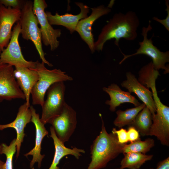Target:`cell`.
Here are the masks:
<instances>
[{
    "label": "cell",
    "mask_w": 169,
    "mask_h": 169,
    "mask_svg": "<svg viewBox=\"0 0 169 169\" xmlns=\"http://www.w3.org/2000/svg\"><path fill=\"white\" fill-rule=\"evenodd\" d=\"M44 63L38 61L35 69L39 75L38 80L33 86L31 92L33 105L42 106L46 92L54 84L60 81H72L73 79L59 69L49 70Z\"/></svg>",
    "instance_id": "277c9868"
},
{
    "label": "cell",
    "mask_w": 169,
    "mask_h": 169,
    "mask_svg": "<svg viewBox=\"0 0 169 169\" xmlns=\"http://www.w3.org/2000/svg\"><path fill=\"white\" fill-rule=\"evenodd\" d=\"M169 1L165 0V4L166 8L165 11H166L167 15L166 18L164 19H160L156 17H154L152 19L162 24L165 28L168 31H169Z\"/></svg>",
    "instance_id": "83f0119b"
},
{
    "label": "cell",
    "mask_w": 169,
    "mask_h": 169,
    "mask_svg": "<svg viewBox=\"0 0 169 169\" xmlns=\"http://www.w3.org/2000/svg\"><path fill=\"white\" fill-rule=\"evenodd\" d=\"M65 86L64 82L53 84L47 91V98L42 106L41 122L44 125L54 117L59 115L66 103L65 101Z\"/></svg>",
    "instance_id": "52a82bcc"
},
{
    "label": "cell",
    "mask_w": 169,
    "mask_h": 169,
    "mask_svg": "<svg viewBox=\"0 0 169 169\" xmlns=\"http://www.w3.org/2000/svg\"><path fill=\"white\" fill-rule=\"evenodd\" d=\"M25 102L19 107L15 119L13 122L7 124H0V130L8 128H14L17 132L16 139V155L18 158L19 155L22 143L25 135L24 129L27 124L31 122L32 113L30 108Z\"/></svg>",
    "instance_id": "9a60e30c"
},
{
    "label": "cell",
    "mask_w": 169,
    "mask_h": 169,
    "mask_svg": "<svg viewBox=\"0 0 169 169\" xmlns=\"http://www.w3.org/2000/svg\"><path fill=\"white\" fill-rule=\"evenodd\" d=\"M4 162L0 160V169H3V166Z\"/></svg>",
    "instance_id": "4dcf8cb0"
},
{
    "label": "cell",
    "mask_w": 169,
    "mask_h": 169,
    "mask_svg": "<svg viewBox=\"0 0 169 169\" xmlns=\"http://www.w3.org/2000/svg\"><path fill=\"white\" fill-rule=\"evenodd\" d=\"M14 74L18 84L24 95L26 102L30 106V95L38 80V74L36 71L27 67H15Z\"/></svg>",
    "instance_id": "d6986e66"
},
{
    "label": "cell",
    "mask_w": 169,
    "mask_h": 169,
    "mask_svg": "<svg viewBox=\"0 0 169 169\" xmlns=\"http://www.w3.org/2000/svg\"><path fill=\"white\" fill-rule=\"evenodd\" d=\"M112 132L116 135L118 142L120 143L125 144L128 142H130V135L128 130L122 128L118 130L113 128Z\"/></svg>",
    "instance_id": "484cf974"
},
{
    "label": "cell",
    "mask_w": 169,
    "mask_h": 169,
    "mask_svg": "<svg viewBox=\"0 0 169 169\" xmlns=\"http://www.w3.org/2000/svg\"><path fill=\"white\" fill-rule=\"evenodd\" d=\"M1 53V51L0 50V55Z\"/></svg>",
    "instance_id": "d6a6232c"
},
{
    "label": "cell",
    "mask_w": 169,
    "mask_h": 169,
    "mask_svg": "<svg viewBox=\"0 0 169 169\" xmlns=\"http://www.w3.org/2000/svg\"><path fill=\"white\" fill-rule=\"evenodd\" d=\"M115 169H119V168H116Z\"/></svg>",
    "instance_id": "836d02e7"
},
{
    "label": "cell",
    "mask_w": 169,
    "mask_h": 169,
    "mask_svg": "<svg viewBox=\"0 0 169 169\" xmlns=\"http://www.w3.org/2000/svg\"><path fill=\"white\" fill-rule=\"evenodd\" d=\"M152 123L149 136H154L163 145L169 146V107L157 110L152 115Z\"/></svg>",
    "instance_id": "e0dca14e"
},
{
    "label": "cell",
    "mask_w": 169,
    "mask_h": 169,
    "mask_svg": "<svg viewBox=\"0 0 169 169\" xmlns=\"http://www.w3.org/2000/svg\"><path fill=\"white\" fill-rule=\"evenodd\" d=\"M25 1L20 0H0V4L6 8L10 7L21 9Z\"/></svg>",
    "instance_id": "4316f807"
},
{
    "label": "cell",
    "mask_w": 169,
    "mask_h": 169,
    "mask_svg": "<svg viewBox=\"0 0 169 169\" xmlns=\"http://www.w3.org/2000/svg\"><path fill=\"white\" fill-rule=\"evenodd\" d=\"M102 121L101 129L99 135L90 147L91 161L87 169H101L122 153L124 144L119 142L116 135L108 133L106 131L102 115L99 114Z\"/></svg>",
    "instance_id": "7a4b0ae2"
},
{
    "label": "cell",
    "mask_w": 169,
    "mask_h": 169,
    "mask_svg": "<svg viewBox=\"0 0 169 169\" xmlns=\"http://www.w3.org/2000/svg\"><path fill=\"white\" fill-rule=\"evenodd\" d=\"M50 130L51 133L50 136L53 139L55 150L53 161L49 169H60L58 165L61 159L66 156L72 155L77 159H79V157L82 156L81 153H85V151L84 149L76 147L70 149L65 147L64 143L56 136L52 126H50Z\"/></svg>",
    "instance_id": "ffe728a7"
},
{
    "label": "cell",
    "mask_w": 169,
    "mask_h": 169,
    "mask_svg": "<svg viewBox=\"0 0 169 169\" xmlns=\"http://www.w3.org/2000/svg\"><path fill=\"white\" fill-rule=\"evenodd\" d=\"M102 89L110 97V100H106L105 103L110 106L109 110L112 112L115 111L116 107L122 103H132L135 107L141 104L131 93L122 90L116 84H111L108 87H104Z\"/></svg>",
    "instance_id": "ac0fdd59"
},
{
    "label": "cell",
    "mask_w": 169,
    "mask_h": 169,
    "mask_svg": "<svg viewBox=\"0 0 169 169\" xmlns=\"http://www.w3.org/2000/svg\"><path fill=\"white\" fill-rule=\"evenodd\" d=\"M128 130L130 133V143L140 138L139 132L133 127L130 126Z\"/></svg>",
    "instance_id": "f1b7e54d"
},
{
    "label": "cell",
    "mask_w": 169,
    "mask_h": 169,
    "mask_svg": "<svg viewBox=\"0 0 169 169\" xmlns=\"http://www.w3.org/2000/svg\"><path fill=\"white\" fill-rule=\"evenodd\" d=\"M90 15L80 20L76 28L81 39L87 45L92 53L95 52L94 40L92 33V26L95 21L100 17L108 14L111 11L110 7L103 5L91 8Z\"/></svg>",
    "instance_id": "8fae6325"
},
{
    "label": "cell",
    "mask_w": 169,
    "mask_h": 169,
    "mask_svg": "<svg viewBox=\"0 0 169 169\" xmlns=\"http://www.w3.org/2000/svg\"><path fill=\"white\" fill-rule=\"evenodd\" d=\"M20 30V25L18 21L13 28L11 37L7 46L1 53L0 64H8L15 67H27L34 69L36 68L38 61H27L22 54L18 41Z\"/></svg>",
    "instance_id": "8992f818"
},
{
    "label": "cell",
    "mask_w": 169,
    "mask_h": 169,
    "mask_svg": "<svg viewBox=\"0 0 169 169\" xmlns=\"http://www.w3.org/2000/svg\"><path fill=\"white\" fill-rule=\"evenodd\" d=\"M0 154H4L6 156V161L3 166V169H13V159L16 151V139L14 138L10 142L9 146L5 143L1 144Z\"/></svg>",
    "instance_id": "d4e9b609"
},
{
    "label": "cell",
    "mask_w": 169,
    "mask_h": 169,
    "mask_svg": "<svg viewBox=\"0 0 169 169\" xmlns=\"http://www.w3.org/2000/svg\"><path fill=\"white\" fill-rule=\"evenodd\" d=\"M75 3L80 10V13L77 15L67 13L64 15H60L56 12L54 15L50 12H45L49 24L51 25H61L65 27L71 34L76 31V27L79 22L88 16L90 8L81 2H76Z\"/></svg>",
    "instance_id": "4fadbf2b"
},
{
    "label": "cell",
    "mask_w": 169,
    "mask_h": 169,
    "mask_svg": "<svg viewBox=\"0 0 169 169\" xmlns=\"http://www.w3.org/2000/svg\"><path fill=\"white\" fill-rule=\"evenodd\" d=\"M21 9L6 8L0 4V50L6 48L10 41L13 24L19 21Z\"/></svg>",
    "instance_id": "7c38bea8"
},
{
    "label": "cell",
    "mask_w": 169,
    "mask_h": 169,
    "mask_svg": "<svg viewBox=\"0 0 169 169\" xmlns=\"http://www.w3.org/2000/svg\"><path fill=\"white\" fill-rule=\"evenodd\" d=\"M152 29L151 22L149 21L147 27H144L142 28L141 34L143 37V40L139 42L140 47L136 50V52L131 54L125 55L120 51L124 58L120 62V64L128 58L137 55L144 54L151 58L152 60L151 62L155 69L158 70L160 69L164 70L165 74L169 73V66L166 65V64L169 62V51L163 52L160 51L153 45L151 39L152 37L151 38H148V33Z\"/></svg>",
    "instance_id": "5b68a950"
},
{
    "label": "cell",
    "mask_w": 169,
    "mask_h": 169,
    "mask_svg": "<svg viewBox=\"0 0 169 169\" xmlns=\"http://www.w3.org/2000/svg\"><path fill=\"white\" fill-rule=\"evenodd\" d=\"M33 3L30 0L25 1L21 9L19 22L20 25V34L23 39L30 40L34 44L42 62L49 67H52L45 57V53L42 48L41 34L38 19L33 11Z\"/></svg>",
    "instance_id": "3957f363"
},
{
    "label": "cell",
    "mask_w": 169,
    "mask_h": 169,
    "mask_svg": "<svg viewBox=\"0 0 169 169\" xmlns=\"http://www.w3.org/2000/svg\"><path fill=\"white\" fill-rule=\"evenodd\" d=\"M154 145V141L152 139L148 138L142 141L139 138L129 144H124L122 148V153L124 154L134 152L145 154Z\"/></svg>",
    "instance_id": "cb8c5ba5"
},
{
    "label": "cell",
    "mask_w": 169,
    "mask_h": 169,
    "mask_svg": "<svg viewBox=\"0 0 169 169\" xmlns=\"http://www.w3.org/2000/svg\"><path fill=\"white\" fill-rule=\"evenodd\" d=\"M124 157L120 163V169H139L145 162L151 160L152 155H146L141 153L131 152L124 154Z\"/></svg>",
    "instance_id": "44dd1931"
},
{
    "label": "cell",
    "mask_w": 169,
    "mask_h": 169,
    "mask_svg": "<svg viewBox=\"0 0 169 169\" xmlns=\"http://www.w3.org/2000/svg\"><path fill=\"white\" fill-rule=\"evenodd\" d=\"M150 169H154L151 168ZM155 169H169V157L159 162Z\"/></svg>",
    "instance_id": "f546056e"
},
{
    "label": "cell",
    "mask_w": 169,
    "mask_h": 169,
    "mask_svg": "<svg viewBox=\"0 0 169 169\" xmlns=\"http://www.w3.org/2000/svg\"><path fill=\"white\" fill-rule=\"evenodd\" d=\"M48 123L52 125L56 136L64 144L69 140L76 128V112L66 103L60 114L51 119Z\"/></svg>",
    "instance_id": "9c48e42d"
},
{
    "label": "cell",
    "mask_w": 169,
    "mask_h": 169,
    "mask_svg": "<svg viewBox=\"0 0 169 169\" xmlns=\"http://www.w3.org/2000/svg\"><path fill=\"white\" fill-rule=\"evenodd\" d=\"M48 5L44 0H34L33 11L40 25L42 40L46 46H49L50 49L53 51L57 49L59 44L58 38L60 37L61 29H54L48 20L45 9Z\"/></svg>",
    "instance_id": "ba28073f"
},
{
    "label": "cell",
    "mask_w": 169,
    "mask_h": 169,
    "mask_svg": "<svg viewBox=\"0 0 169 169\" xmlns=\"http://www.w3.org/2000/svg\"><path fill=\"white\" fill-rule=\"evenodd\" d=\"M1 145H0V153L1 152Z\"/></svg>",
    "instance_id": "1f68e13d"
},
{
    "label": "cell",
    "mask_w": 169,
    "mask_h": 169,
    "mask_svg": "<svg viewBox=\"0 0 169 169\" xmlns=\"http://www.w3.org/2000/svg\"><path fill=\"white\" fill-rule=\"evenodd\" d=\"M145 106L143 103L138 106L128 109L125 111L118 110L116 112L117 117L114 121V124L119 128L126 125L130 126L138 114Z\"/></svg>",
    "instance_id": "603a6c76"
},
{
    "label": "cell",
    "mask_w": 169,
    "mask_h": 169,
    "mask_svg": "<svg viewBox=\"0 0 169 169\" xmlns=\"http://www.w3.org/2000/svg\"><path fill=\"white\" fill-rule=\"evenodd\" d=\"M126 79L121 83V86L127 89L130 93H135L149 109L152 115H154L156 110L151 91L141 84L131 72H126Z\"/></svg>",
    "instance_id": "5bb4252c"
},
{
    "label": "cell",
    "mask_w": 169,
    "mask_h": 169,
    "mask_svg": "<svg viewBox=\"0 0 169 169\" xmlns=\"http://www.w3.org/2000/svg\"><path fill=\"white\" fill-rule=\"evenodd\" d=\"M25 97L16 79L13 66L0 64V102Z\"/></svg>",
    "instance_id": "30bf717a"
},
{
    "label": "cell",
    "mask_w": 169,
    "mask_h": 169,
    "mask_svg": "<svg viewBox=\"0 0 169 169\" xmlns=\"http://www.w3.org/2000/svg\"><path fill=\"white\" fill-rule=\"evenodd\" d=\"M140 21L136 13L129 11L125 13H116L103 27L97 40L95 42V50L102 51L105 43L115 39V44L119 47L120 40H135L137 36V30Z\"/></svg>",
    "instance_id": "6da1fadb"
},
{
    "label": "cell",
    "mask_w": 169,
    "mask_h": 169,
    "mask_svg": "<svg viewBox=\"0 0 169 169\" xmlns=\"http://www.w3.org/2000/svg\"><path fill=\"white\" fill-rule=\"evenodd\" d=\"M30 108L32 113L31 122H33L36 129V138L35 146L28 153L24 155L26 157L28 155L33 156L30 164L31 169H34V165L36 162L38 163V167L41 166L42 161L45 155L41 154V145L43 139L48 135V132L44 124L41 121L39 115L36 113V110L32 106H30Z\"/></svg>",
    "instance_id": "2e32d148"
},
{
    "label": "cell",
    "mask_w": 169,
    "mask_h": 169,
    "mask_svg": "<svg viewBox=\"0 0 169 169\" xmlns=\"http://www.w3.org/2000/svg\"><path fill=\"white\" fill-rule=\"evenodd\" d=\"M152 123V114L145 106L138 114L130 126L134 127L143 136H149Z\"/></svg>",
    "instance_id": "7402d4cb"
}]
</instances>
